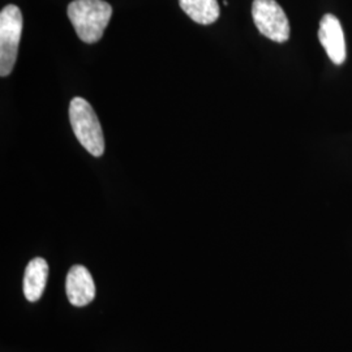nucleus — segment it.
Masks as SVG:
<instances>
[{"mask_svg": "<svg viewBox=\"0 0 352 352\" xmlns=\"http://www.w3.org/2000/svg\"><path fill=\"white\" fill-rule=\"evenodd\" d=\"M65 291L68 300L75 307H85L96 298V285L88 269L75 265L67 274Z\"/></svg>", "mask_w": 352, "mask_h": 352, "instance_id": "obj_6", "label": "nucleus"}, {"mask_svg": "<svg viewBox=\"0 0 352 352\" xmlns=\"http://www.w3.org/2000/svg\"><path fill=\"white\" fill-rule=\"evenodd\" d=\"M179 4L195 23L201 25H210L219 17L217 0H179Z\"/></svg>", "mask_w": 352, "mask_h": 352, "instance_id": "obj_8", "label": "nucleus"}, {"mask_svg": "<svg viewBox=\"0 0 352 352\" xmlns=\"http://www.w3.org/2000/svg\"><path fill=\"white\" fill-rule=\"evenodd\" d=\"M67 13L78 38L85 43H96L110 23L113 8L104 0H74Z\"/></svg>", "mask_w": 352, "mask_h": 352, "instance_id": "obj_1", "label": "nucleus"}, {"mask_svg": "<svg viewBox=\"0 0 352 352\" xmlns=\"http://www.w3.org/2000/svg\"><path fill=\"white\" fill-rule=\"evenodd\" d=\"M318 39L333 63L336 65L344 63L347 55L344 33L340 20L334 14L327 13L322 17L318 29Z\"/></svg>", "mask_w": 352, "mask_h": 352, "instance_id": "obj_5", "label": "nucleus"}, {"mask_svg": "<svg viewBox=\"0 0 352 352\" xmlns=\"http://www.w3.org/2000/svg\"><path fill=\"white\" fill-rule=\"evenodd\" d=\"M252 17L254 25L265 37L278 43L289 39V19L276 0H254Z\"/></svg>", "mask_w": 352, "mask_h": 352, "instance_id": "obj_4", "label": "nucleus"}, {"mask_svg": "<svg viewBox=\"0 0 352 352\" xmlns=\"http://www.w3.org/2000/svg\"><path fill=\"white\" fill-rule=\"evenodd\" d=\"M69 120L76 139L94 157L104 153V138L101 123L91 104L81 97H76L69 104Z\"/></svg>", "mask_w": 352, "mask_h": 352, "instance_id": "obj_2", "label": "nucleus"}, {"mask_svg": "<svg viewBox=\"0 0 352 352\" xmlns=\"http://www.w3.org/2000/svg\"><path fill=\"white\" fill-rule=\"evenodd\" d=\"M23 33V13L14 4L6 6L0 12V76L12 72L17 59Z\"/></svg>", "mask_w": 352, "mask_h": 352, "instance_id": "obj_3", "label": "nucleus"}, {"mask_svg": "<svg viewBox=\"0 0 352 352\" xmlns=\"http://www.w3.org/2000/svg\"><path fill=\"white\" fill-rule=\"evenodd\" d=\"M49 277V265L45 258H33L25 269L24 274V295L26 300L38 302L45 291Z\"/></svg>", "mask_w": 352, "mask_h": 352, "instance_id": "obj_7", "label": "nucleus"}]
</instances>
